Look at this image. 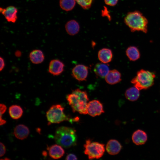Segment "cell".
<instances>
[{
	"label": "cell",
	"mask_w": 160,
	"mask_h": 160,
	"mask_svg": "<svg viewBox=\"0 0 160 160\" xmlns=\"http://www.w3.org/2000/svg\"><path fill=\"white\" fill-rule=\"evenodd\" d=\"M87 114L92 117L99 116L104 112L103 104L97 100H93L88 103Z\"/></svg>",
	"instance_id": "52a82bcc"
},
{
	"label": "cell",
	"mask_w": 160,
	"mask_h": 160,
	"mask_svg": "<svg viewBox=\"0 0 160 160\" xmlns=\"http://www.w3.org/2000/svg\"><path fill=\"white\" fill-rule=\"evenodd\" d=\"M23 111L19 105H13L10 106L9 109V113L10 117L14 119L20 118L22 115Z\"/></svg>",
	"instance_id": "7402d4cb"
},
{
	"label": "cell",
	"mask_w": 160,
	"mask_h": 160,
	"mask_svg": "<svg viewBox=\"0 0 160 160\" xmlns=\"http://www.w3.org/2000/svg\"><path fill=\"white\" fill-rule=\"evenodd\" d=\"M113 53L112 50L108 48H104L100 49L98 54L99 60L102 63L106 64L112 60Z\"/></svg>",
	"instance_id": "2e32d148"
},
{
	"label": "cell",
	"mask_w": 160,
	"mask_h": 160,
	"mask_svg": "<svg viewBox=\"0 0 160 160\" xmlns=\"http://www.w3.org/2000/svg\"><path fill=\"white\" fill-rule=\"evenodd\" d=\"M0 12L9 22L15 23L17 19V10L15 7L10 6L6 8L1 7Z\"/></svg>",
	"instance_id": "9c48e42d"
},
{
	"label": "cell",
	"mask_w": 160,
	"mask_h": 160,
	"mask_svg": "<svg viewBox=\"0 0 160 160\" xmlns=\"http://www.w3.org/2000/svg\"><path fill=\"white\" fill-rule=\"evenodd\" d=\"M15 55L17 57H20L21 55V52L19 51H17L15 53Z\"/></svg>",
	"instance_id": "f546056e"
},
{
	"label": "cell",
	"mask_w": 160,
	"mask_h": 160,
	"mask_svg": "<svg viewBox=\"0 0 160 160\" xmlns=\"http://www.w3.org/2000/svg\"><path fill=\"white\" fill-rule=\"evenodd\" d=\"M155 77L153 73L141 69L137 72L131 82L139 90L147 89L153 84Z\"/></svg>",
	"instance_id": "277c9868"
},
{
	"label": "cell",
	"mask_w": 160,
	"mask_h": 160,
	"mask_svg": "<svg viewBox=\"0 0 160 160\" xmlns=\"http://www.w3.org/2000/svg\"><path fill=\"white\" fill-rule=\"evenodd\" d=\"M122 147L121 145L118 140L111 139L108 142L106 146V149L109 154L115 155L120 152Z\"/></svg>",
	"instance_id": "7c38bea8"
},
{
	"label": "cell",
	"mask_w": 160,
	"mask_h": 160,
	"mask_svg": "<svg viewBox=\"0 0 160 160\" xmlns=\"http://www.w3.org/2000/svg\"><path fill=\"white\" fill-rule=\"evenodd\" d=\"M75 0H60V5L61 8L66 11L72 10L76 4Z\"/></svg>",
	"instance_id": "603a6c76"
},
{
	"label": "cell",
	"mask_w": 160,
	"mask_h": 160,
	"mask_svg": "<svg viewBox=\"0 0 160 160\" xmlns=\"http://www.w3.org/2000/svg\"><path fill=\"white\" fill-rule=\"evenodd\" d=\"M65 28L69 34L74 35L79 32L80 27L77 21L74 20H71L67 22L65 25Z\"/></svg>",
	"instance_id": "d6986e66"
},
{
	"label": "cell",
	"mask_w": 160,
	"mask_h": 160,
	"mask_svg": "<svg viewBox=\"0 0 160 160\" xmlns=\"http://www.w3.org/2000/svg\"><path fill=\"white\" fill-rule=\"evenodd\" d=\"M139 91L135 87H130L127 89L125 92V97L129 101H135L137 100L139 97Z\"/></svg>",
	"instance_id": "ffe728a7"
},
{
	"label": "cell",
	"mask_w": 160,
	"mask_h": 160,
	"mask_svg": "<svg viewBox=\"0 0 160 160\" xmlns=\"http://www.w3.org/2000/svg\"><path fill=\"white\" fill-rule=\"evenodd\" d=\"M132 140L133 143L137 145L144 144L147 140L146 133L144 131L138 129L132 134Z\"/></svg>",
	"instance_id": "5bb4252c"
},
{
	"label": "cell",
	"mask_w": 160,
	"mask_h": 160,
	"mask_svg": "<svg viewBox=\"0 0 160 160\" xmlns=\"http://www.w3.org/2000/svg\"><path fill=\"white\" fill-rule=\"evenodd\" d=\"M0 156H3L5 154L6 151V148L4 145L2 143H0Z\"/></svg>",
	"instance_id": "4316f807"
},
{
	"label": "cell",
	"mask_w": 160,
	"mask_h": 160,
	"mask_svg": "<svg viewBox=\"0 0 160 160\" xmlns=\"http://www.w3.org/2000/svg\"><path fill=\"white\" fill-rule=\"evenodd\" d=\"M47 149L48 151L49 156L54 159L61 158L65 153V151L62 146L57 144L49 147L48 146Z\"/></svg>",
	"instance_id": "8fae6325"
},
{
	"label": "cell",
	"mask_w": 160,
	"mask_h": 160,
	"mask_svg": "<svg viewBox=\"0 0 160 160\" xmlns=\"http://www.w3.org/2000/svg\"><path fill=\"white\" fill-rule=\"evenodd\" d=\"M66 98L73 112H77L82 114H87V107L89 99L86 91L76 89L71 93L67 95Z\"/></svg>",
	"instance_id": "6da1fadb"
},
{
	"label": "cell",
	"mask_w": 160,
	"mask_h": 160,
	"mask_svg": "<svg viewBox=\"0 0 160 160\" xmlns=\"http://www.w3.org/2000/svg\"><path fill=\"white\" fill-rule=\"evenodd\" d=\"M43 155L44 156H46L47 155V152L46 151H44L43 152Z\"/></svg>",
	"instance_id": "4dcf8cb0"
},
{
	"label": "cell",
	"mask_w": 160,
	"mask_h": 160,
	"mask_svg": "<svg viewBox=\"0 0 160 160\" xmlns=\"http://www.w3.org/2000/svg\"><path fill=\"white\" fill-rule=\"evenodd\" d=\"M84 9H87L91 7L93 0H75Z\"/></svg>",
	"instance_id": "cb8c5ba5"
},
{
	"label": "cell",
	"mask_w": 160,
	"mask_h": 160,
	"mask_svg": "<svg viewBox=\"0 0 160 160\" xmlns=\"http://www.w3.org/2000/svg\"><path fill=\"white\" fill-rule=\"evenodd\" d=\"M124 22L132 32L141 31L145 33L147 32L148 21L139 11L128 12L124 18Z\"/></svg>",
	"instance_id": "3957f363"
},
{
	"label": "cell",
	"mask_w": 160,
	"mask_h": 160,
	"mask_svg": "<svg viewBox=\"0 0 160 160\" xmlns=\"http://www.w3.org/2000/svg\"><path fill=\"white\" fill-rule=\"evenodd\" d=\"M64 108L60 104L52 105L47 111L46 116L49 123H59L64 121L71 122L76 121V118L71 119L67 116L64 112Z\"/></svg>",
	"instance_id": "5b68a950"
},
{
	"label": "cell",
	"mask_w": 160,
	"mask_h": 160,
	"mask_svg": "<svg viewBox=\"0 0 160 160\" xmlns=\"http://www.w3.org/2000/svg\"><path fill=\"white\" fill-rule=\"evenodd\" d=\"M106 82L108 84L113 85L120 82L121 80L120 73L116 69L109 71L105 77Z\"/></svg>",
	"instance_id": "4fadbf2b"
},
{
	"label": "cell",
	"mask_w": 160,
	"mask_h": 160,
	"mask_svg": "<svg viewBox=\"0 0 160 160\" xmlns=\"http://www.w3.org/2000/svg\"><path fill=\"white\" fill-rule=\"evenodd\" d=\"M29 58L33 63L39 64L41 63L44 61V56L41 50L39 49H35L30 53Z\"/></svg>",
	"instance_id": "ac0fdd59"
},
{
	"label": "cell",
	"mask_w": 160,
	"mask_h": 160,
	"mask_svg": "<svg viewBox=\"0 0 160 160\" xmlns=\"http://www.w3.org/2000/svg\"><path fill=\"white\" fill-rule=\"evenodd\" d=\"M65 159L67 160H76L77 159V157L74 154L70 153L66 156Z\"/></svg>",
	"instance_id": "83f0119b"
},
{
	"label": "cell",
	"mask_w": 160,
	"mask_h": 160,
	"mask_svg": "<svg viewBox=\"0 0 160 160\" xmlns=\"http://www.w3.org/2000/svg\"><path fill=\"white\" fill-rule=\"evenodd\" d=\"M0 71H1L3 69L5 65L4 60L3 58L1 57H0Z\"/></svg>",
	"instance_id": "f1b7e54d"
},
{
	"label": "cell",
	"mask_w": 160,
	"mask_h": 160,
	"mask_svg": "<svg viewBox=\"0 0 160 160\" xmlns=\"http://www.w3.org/2000/svg\"><path fill=\"white\" fill-rule=\"evenodd\" d=\"M84 153L89 159H98L101 157L105 151V145L97 142H92L90 139L86 141L84 145Z\"/></svg>",
	"instance_id": "8992f818"
},
{
	"label": "cell",
	"mask_w": 160,
	"mask_h": 160,
	"mask_svg": "<svg viewBox=\"0 0 160 160\" xmlns=\"http://www.w3.org/2000/svg\"><path fill=\"white\" fill-rule=\"evenodd\" d=\"M72 72L73 77L78 81H85L88 75V67L83 64H78L74 67Z\"/></svg>",
	"instance_id": "ba28073f"
},
{
	"label": "cell",
	"mask_w": 160,
	"mask_h": 160,
	"mask_svg": "<svg viewBox=\"0 0 160 160\" xmlns=\"http://www.w3.org/2000/svg\"><path fill=\"white\" fill-rule=\"evenodd\" d=\"M94 71L97 76L103 78L105 77L110 70L109 67L105 63H98L95 65Z\"/></svg>",
	"instance_id": "e0dca14e"
},
{
	"label": "cell",
	"mask_w": 160,
	"mask_h": 160,
	"mask_svg": "<svg viewBox=\"0 0 160 160\" xmlns=\"http://www.w3.org/2000/svg\"><path fill=\"white\" fill-rule=\"evenodd\" d=\"M126 54L129 59L132 61L137 60L140 57V54L138 49L135 46L128 47L126 50Z\"/></svg>",
	"instance_id": "44dd1931"
},
{
	"label": "cell",
	"mask_w": 160,
	"mask_h": 160,
	"mask_svg": "<svg viewBox=\"0 0 160 160\" xmlns=\"http://www.w3.org/2000/svg\"><path fill=\"white\" fill-rule=\"evenodd\" d=\"M0 122L1 123H3L5 121V120L2 119V115L4 114L6 111L7 110V107L6 106L3 104L1 103L0 105Z\"/></svg>",
	"instance_id": "d4e9b609"
},
{
	"label": "cell",
	"mask_w": 160,
	"mask_h": 160,
	"mask_svg": "<svg viewBox=\"0 0 160 160\" xmlns=\"http://www.w3.org/2000/svg\"><path fill=\"white\" fill-rule=\"evenodd\" d=\"M29 132V129L27 126L20 124L17 125L15 128L14 134L17 138L22 140L28 137Z\"/></svg>",
	"instance_id": "9a60e30c"
},
{
	"label": "cell",
	"mask_w": 160,
	"mask_h": 160,
	"mask_svg": "<svg viewBox=\"0 0 160 160\" xmlns=\"http://www.w3.org/2000/svg\"><path fill=\"white\" fill-rule=\"evenodd\" d=\"M65 65L63 63L58 59L51 60L49 66V72L54 76L60 75L64 71Z\"/></svg>",
	"instance_id": "30bf717a"
},
{
	"label": "cell",
	"mask_w": 160,
	"mask_h": 160,
	"mask_svg": "<svg viewBox=\"0 0 160 160\" xmlns=\"http://www.w3.org/2000/svg\"><path fill=\"white\" fill-rule=\"evenodd\" d=\"M118 0H104L105 3L110 6L115 5L118 1Z\"/></svg>",
	"instance_id": "484cf974"
},
{
	"label": "cell",
	"mask_w": 160,
	"mask_h": 160,
	"mask_svg": "<svg viewBox=\"0 0 160 160\" xmlns=\"http://www.w3.org/2000/svg\"><path fill=\"white\" fill-rule=\"evenodd\" d=\"M54 139L57 144L64 148H69L74 146L77 141L76 130L70 127H59L56 130Z\"/></svg>",
	"instance_id": "7a4b0ae2"
}]
</instances>
